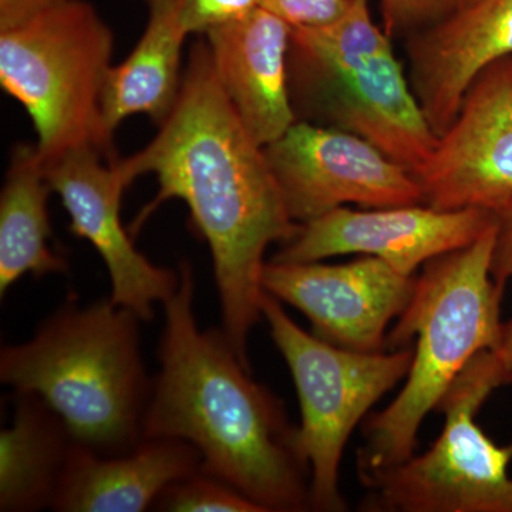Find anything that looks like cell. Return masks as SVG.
<instances>
[{
    "instance_id": "17",
    "label": "cell",
    "mask_w": 512,
    "mask_h": 512,
    "mask_svg": "<svg viewBox=\"0 0 512 512\" xmlns=\"http://www.w3.org/2000/svg\"><path fill=\"white\" fill-rule=\"evenodd\" d=\"M148 22L124 62L111 66L101 96V113L111 134L128 117L147 114L157 126L173 111L181 86L183 46L177 0H146Z\"/></svg>"
},
{
    "instance_id": "24",
    "label": "cell",
    "mask_w": 512,
    "mask_h": 512,
    "mask_svg": "<svg viewBox=\"0 0 512 512\" xmlns=\"http://www.w3.org/2000/svg\"><path fill=\"white\" fill-rule=\"evenodd\" d=\"M349 0H262V8L285 20L292 29L316 28L339 19Z\"/></svg>"
},
{
    "instance_id": "11",
    "label": "cell",
    "mask_w": 512,
    "mask_h": 512,
    "mask_svg": "<svg viewBox=\"0 0 512 512\" xmlns=\"http://www.w3.org/2000/svg\"><path fill=\"white\" fill-rule=\"evenodd\" d=\"M47 181L70 217V231L99 252L109 272L110 301L154 319V305L170 299L180 286V271L148 261L134 247L121 222V198L130 187L119 157L97 148H79L45 165Z\"/></svg>"
},
{
    "instance_id": "5",
    "label": "cell",
    "mask_w": 512,
    "mask_h": 512,
    "mask_svg": "<svg viewBox=\"0 0 512 512\" xmlns=\"http://www.w3.org/2000/svg\"><path fill=\"white\" fill-rule=\"evenodd\" d=\"M113 49L110 26L86 0L0 33V86L28 111L43 165L87 147L117 157L101 113Z\"/></svg>"
},
{
    "instance_id": "12",
    "label": "cell",
    "mask_w": 512,
    "mask_h": 512,
    "mask_svg": "<svg viewBox=\"0 0 512 512\" xmlns=\"http://www.w3.org/2000/svg\"><path fill=\"white\" fill-rule=\"evenodd\" d=\"M491 222L493 212L478 208L340 207L299 225L271 261L301 264L340 255L375 256L400 274L416 276L433 259L473 244Z\"/></svg>"
},
{
    "instance_id": "8",
    "label": "cell",
    "mask_w": 512,
    "mask_h": 512,
    "mask_svg": "<svg viewBox=\"0 0 512 512\" xmlns=\"http://www.w3.org/2000/svg\"><path fill=\"white\" fill-rule=\"evenodd\" d=\"M264 150L296 224L348 204L363 208L423 204L419 181L409 168L343 128L296 120Z\"/></svg>"
},
{
    "instance_id": "18",
    "label": "cell",
    "mask_w": 512,
    "mask_h": 512,
    "mask_svg": "<svg viewBox=\"0 0 512 512\" xmlns=\"http://www.w3.org/2000/svg\"><path fill=\"white\" fill-rule=\"evenodd\" d=\"M13 393L12 424L0 431V511H42L52 508L74 441L45 400Z\"/></svg>"
},
{
    "instance_id": "1",
    "label": "cell",
    "mask_w": 512,
    "mask_h": 512,
    "mask_svg": "<svg viewBox=\"0 0 512 512\" xmlns=\"http://www.w3.org/2000/svg\"><path fill=\"white\" fill-rule=\"evenodd\" d=\"M121 167L131 183L157 177V197L138 215L136 235L164 202L181 200L210 248L221 330L249 366L248 339L262 319V271L269 245L298 232L266 160L218 83L204 37L191 46L183 86L170 116L147 146Z\"/></svg>"
},
{
    "instance_id": "23",
    "label": "cell",
    "mask_w": 512,
    "mask_h": 512,
    "mask_svg": "<svg viewBox=\"0 0 512 512\" xmlns=\"http://www.w3.org/2000/svg\"><path fill=\"white\" fill-rule=\"evenodd\" d=\"M180 22L188 35H207L210 30L248 15L262 0H177Z\"/></svg>"
},
{
    "instance_id": "6",
    "label": "cell",
    "mask_w": 512,
    "mask_h": 512,
    "mask_svg": "<svg viewBox=\"0 0 512 512\" xmlns=\"http://www.w3.org/2000/svg\"><path fill=\"white\" fill-rule=\"evenodd\" d=\"M494 350L478 353L448 389L444 416L429 450L360 476L369 512H512V444L498 446L477 423L488 397L507 386Z\"/></svg>"
},
{
    "instance_id": "9",
    "label": "cell",
    "mask_w": 512,
    "mask_h": 512,
    "mask_svg": "<svg viewBox=\"0 0 512 512\" xmlns=\"http://www.w3.org/2000/svg\"><path fill=\"white\" fill-rule=\"evenodd\" d=\"M423 204L493 212L512 198V57L485 69L414 173Z\"/></svg>"
},
{
    "instance_id": "3",
    "label": "cell",
    "mask_w": 512,
    "mask_h": 512,
    "mask_svg": "<svg viewBox=\"0 0 512 512\" xmlns=\"http://www.w3.org/2000/svg\"><path fill=\"white\" fill-rule=\"evenodd\" d=\"M136 313L110 299L80 305L69 293L25 343L0 350V382L45 400L74 443L119 456L144 440L153 379Z\"/></svg>"
},
{
    "instance_id": "22",
    "label": "cell",
    "mask_w": 512,
    "mask_h": 512,
    "mask_svg": "<svg viewBox=\"0 0 512 512\" xmlns=\"http://www.w3.org/2000/svg\"><path fill=\"white\" fill-rule=\"evenodd\" d=\"M458 0H380L384 32L390 37L416 33L447 15Z\"/></svg>"
},
{
    "instance_id": "15",
    "label": "cell",
    "mask_w": 512,
    "mask_h": 512,
    "mask_svg": "<svg viewBox=\"0 0 512 512\" xmlns=\"http://www.w3.org/2000/svg\"><path fill=\"white\" fill-rule=\"evenodd\" d=\"M291 36V26L262 6L204 35L221 89L262 147L298 120L289 86Z\"/></svg>"
},
{
    "instance_id": "19",
    "label": "cell",
    "mask_w": 512,
    "mask_h": 512,
    "mask_svg": "<svg viewBox=\"0 0 512 512\" xmlns=\"http://www.w3.org/2000/svg\"><path fill=\"white\" fill-rule=\"evenodd\" d=\"M52 188L36 146L19 144L10 156L0 192V296L25 275L66 274L69 264L50 248L47 198Z\"/></svg>"
},
{
    "instance_id": "26",
    "label": "cell",
    "mask_w": 512,
    "mask_h": 512,
    "mask_svg": "<svg viewBox=\"0 0 512 512\" xmlns=\"http://www.w3.org/2000/svg\"><path fill=\"white\" fill-rule=\"evenodd\" d=\"M460 2H461V0H458V3H460Z\"/></svg>"
},
{
    "instance_id": "7",
    "label": "cell",
    "mask_w": 512,
    "mask_h": 512,
    "mask_svg": "<svg viewBox=\"0 0 512 512\" xmlns=\"http://www.w3.org/2000/svg\"><path fill=\"white\" fill-rule=\"evenodd\" d=\"M261 312L298 393L299 443L311 467L312 511H346L340 490L345 448L372 407L406 379L413 346L382 352L338 348L303 330L265 291Z\"/></svg>"
},
{
    "instance_id": "20",
    "label": "cell",
    "mask_w": 512,
    "mask_h": 512,
    "mask_svg": "<svg viewBox=\"0 0 512 512\" xmlns=\"http://www.w3.org/2000/svg\"><path fill=\"white\" fill-rule=\"evenodd\" d=\"M153 510L164 512H262L234 487L197 471L168 485Z\"/></svg>"
},
{
    "instance_id": "16",
    "label": "cell",
    "mask_w": 512,
    "mask_h": 512,
    "mask_svg": "<svg viewBox=\"0 0 512 512\" xmlns=\"http://www.w3.org/2000/svg\"><path fill=\"white\" fill-rule=\"evenodd\" d=\"M197 448L184 440L144 439L119 456L73 443L52 510L144 512L168 485L201 470Z\"/></svg>"
},
{
    "instance_id": "4",
    "label": "cell",
    "mask_w": 512,
    "mask_h": 512,
    "mask_svg": "<svg viewBox=\"0 0 512 512\" xmlns=\"http://www.w3.org/2000/svg\"><path fill=\"white\" fill-rule=\"evenodd\" d=\"M494 241L493 217L473 244L433 259L416 276L412 299L387 335V349L413 346L412 366L396 399L366 421L359 477L412 458L421 424L468 363L503 345L505 286L491 275Z\"/></svg>"
},
{
    "instance_id": "2",
    "label": "cell",
    "mask_w": 512,
    "mask_h": 512,
    "mask_svg": "<svg viewBox=\"0 0 512 512\" xmlns=\"http://www.w3.org/2000/svg\"><path fill=\"white\" fill-rule=\"evenodd\" d=\"M163 303L144 439L187 441L202 473L244 494L262 512L312 511L311 467L285 404L239 360L222 330H201L194 313L191 265Z\"/></svg>"
},
{
    "instance_id": "25",
    "label": "cell",
    "mask_w": 512,
    "mask_h": 512,
    "mask_svg": "<svg viewBox=\"0 0 512 512\" xmlns=\"http://www.w3.org/2000/svg\"><path fill=\"white\" fill-rule=\"evenodd\" d=\"M69 0H0V33L18 29Z\"/></svg>"
},
{
    "instance_id": "14",
    "label": "cell",
    "mask_w": 512,
    "mask_h": 512,
    "mask_svg": "<svg viewBox=\"0 0 512 512\" xmlns=\"http://www.w3.org/2000/svg\"><path fill=\"white\" fill-rule=\"evenodd\" d=\"M298 87L336 127L365 138L413 174L439 140L393 49L350 72Z\"/></svg>"
},
{
    "instance_id": "13",
    "label": "cell",
    "mask_w": 512,
    "mask_h": 512,
    "mask_svg": "<svg viewBox=\"0 0 512 512\" xmlns=\"http://www.w3.org/2000/svg\"><path fill=\"white\" fill-rule=\"evenodd\" d=\"M512 57V0H461L413 33L412 87L434 133L456 119L477 77Z\"/></svg>"
},
{
    "instance_id": "21",
    "label": "cell",
    "mask_w": 512,
    "mask_h": 512,
    "mask_svg": "<svg viewBox=\"0 0 512 512\" xmlns=\"http://www.w3.org/2000/svg\"><path fill=\"white\" fill-rule=\"evenodd\" d=\"M495 241L491 258V275L498 285L512 279V198L493 211ZM508 384H512V318L505 323L503 345L497 350Z\"/></svg>"
},
{
    "instance_id": "10",
    "label": "cell",
    "mask_w": 512,
    "mask_h": 512,
    "mask_svg": "<svg viewBox=\"0 0 512 512\" xmlns=\"http://www.w3.org/2000/svg\"><path fill=\"white\" fill-rule=\"evenodd\" d=\"M416 276L375 256L346 264L266 261L262 288L308 318L312 333L338 348L387 350L390 325L409 305Z\"/></svg>"
}]
</instances>
